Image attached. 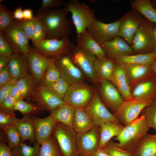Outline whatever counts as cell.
I'll use <instances>...</instances> for the list:
<instances>
[{"instance_id":"49","label":"cell","mask_w":156,"mask_h":156,"mask_svg":"<svg viewBox=\"0 0 156 156\" xmlns=\"http://www.w3.org/2000/svg\"><path fill=\"white\" fill-rule=\"evenodd\" d=\"M66 1L64 0H42L41 7L38 10L42 11L51 8L57 9L65 5Z\"/></svg>"},{"instance_id":"57","label":"cell","mask_w":156,"mask_h":156,"mask_svg":"<svg viewBox=\"0 0 156 156\" xmlns=\"http://www.w3.org/2000/svg\"><path fill=\"white\" fill-rule=\"evenodd\" d=\"M93 156H112L102 148H98Z\"/></svg>"},{"instance_id":"6","label":"cell","mask_w":156,"mask_h":156,"mask_svg":"<svg viewBox=\"0 0 156 156\" xmlns=\"http://www.w3.org/2000/svg\"><path fill=\"white\" fill-rule=\"evenodd\" d=\"M156 99L141 98L124 101L113 115L121 123L127 126L138 118L141 112Z\"/></svg>"},{"instance_id":"16","label":"cell","mask_w":156,"mask_h":156,"mask_svg":"<svg viewBox=\"0 0 156 156\" xmlns=\"http://www.w3.org/2000/svg\"><path fill=\"white\" fill-rule=\"evenodd\" d=\"M55 64L61 77L70 84L84 82L86 79L83 73L67 55L56 58Z\"/></svg>"},{"instance_id":"50","label":"cell","mask_w":156,"mask_h":156,"mask_svg":"<svg viewBox=\"0 0 156 156\" xmlns=\"http://www.w3.org/2000/svg\"><path fill=\"white\" fill-rule=\"evenodd\" d=\"M17 81L12 79L9 82L0 87V105L10 93L12 88Z\"/></svg>"},{"instance_id":"13","label":"cell","mask_w":156,"mask_h":156,"mask_svg":"<svg viewBox=\"0 0 156 156\" xmlns=\"http://www.w3.org/2000/svg\"><path fill=\"white\" fill-rule=\"evenodd\" d=\"M27 100L35 102L45 111L51 112L66 103L40 84L36 87Z\"/></svg>"},{"instance_id":"23","label":"cell","mask_w":156,"mask_h":156,"mask_svg":"<svg viewBox=\"0 0 156 156\" xmlns=\"http://www.w3.org/2000/svg\"><path fill=\"white\" fill-rule=\"evenodd\" d=\"M132 87L131 93L133 99L156 98V78L154 74L138 82Z\"/></svg>"},{"instance_id":"5","label":"cell","mask_w":156,"mask_h":156,"mask_svg":"<svg viewBox=\"0 0 156 156\" xmlns=\"http://www.w3.org/2000/svg\"><path fill=\"white\" fill-rule=\"evenodd\" d=\"M95 88L85 82L70 84L63 100L75 108L83 109L92 100Z\"/></svg>"},{"instance_id":"2","label":"cell","mask_w":156,"mask_h":156,"mask_svg":"<svg viewBox=\"0 0 156 156\" xmlns=\"http://www.w3.org/2000/svg\"><path fill=\"white\" fill-rule=\"evenodd\" d=\"M144 116L142 115L125 126L120 133L115 138L119 147L127 151L138 148L142 138L149 129Z\"/></svg>"},{"instance_id":"53","label":"cell","mask_w":156,"mask_h":156,"mask_svg":"<svg viewBox=\"0 0 156 156\" xmlns=\"http://www.w3.org/2000/svg\"><path fill=\"white\" fill-rule=\"evenodd\" d=\"M0 156H12L11 149L2 140L0 142Z\"/></svg>"},{"instance_id":"30","label":"cell","mask_w":156,"mask_h":156,"mask_svg":"<svg viewBox=\"0 0 156 156\" xmlns=\"http://www.w3.org/2000/svg\"><path fill=\"white\" fill-rule=\"evenodd\" d=\"M125 126L122 124L107 122L100 126V138L98 148H103L113 137L117 136Z\"/></svg>"},{"instance_id":"34","label":"cell","mask_w":156,"mask_h":156,"mask_svg":"<svg viewBox=\"0 0 156 156\" xmlns=\"http://www.w3.org/2000/svg\"><path fill=\"white\" fill-rule=\"evenodd\" d=\"M38 156H63L56 140L52 135L41 144Z\"/></svg>"},{"instance_id":"8","label":"cell","mask_w":156,"mask_h":156,"mask_svg":"<svg viewBox=\"0 0 156 156\" xmlns=\"http://www.w3.org/2000/svg\"><path fill=\"white\" fill-rule=\"evenodd\" d=\"M67 55L82 73L85 79L94 85L96 79L94 66L96 57L78 49L73 43Z\"/></svg>"},{"instance_id":"36","label":"cell","mask_w":156,"mask_h":156,"mask_svg":"<svg viewBox=\"0 0 156 156\" xmlns=\"http://www.w3.org/2000/svg\"><path fill=\"white\" fill-rule=\"evenodd\" d=\"M40 144L36 142L32 146L21 141L11 149L12 156H38Z\"/></svg>"},{"instance_id":"1","label":"cell","mask_w":156,"mask_h":156,"mask_svg":"<svg viewBox=\"0 0 156 156\" xmlns=\"http://www.w3.org/2000/svg\"><path fill=\"white\" fill-rule=\"evenodd\" d=\"M68 12L64 8L38 10L36 16L45 27L47 39L62 40L69 38L71 34L72 24L66 17Z\"/></svg>"},{"instance_id":"9","label":"cell","mask_w":156,"mask_h":156,"mask_svg":"<svg viewBox=\"0 0 156 156\" xmlns=\"http://www.w3.org/2000/svg\"><path fill=\"white\" fill-rule=\"evenodd\" d=\"M83 109L93 120L95 126L109 122L122 124L104 104L95 86L93 97Z\"/></svg>"},{"instance_id":"37","label":"cell","mask_w":156,"mask_h":156,"mask_svg":"<svg viewBox=\"0 0 156 156\" xmlns=\"http://www.w3.org/2000/svg\"><path fill=\"white\" fill-rule=\"evenodd\" d=\"M19 88L24 99L29 97L34 88L38 85L32 75L28 73L16 83Z\"/></svg>"},{"instance_id":"22","label":"cell","mask_w":156,"mask_h":156,"mask_svg":"<svg viewBox=\"0 0 156 156\" xmlns=\"http://www.w3.org/2000/svg\"><path fill=\"white\" fill-rule=\"evenodd\" d=\"M115 85L121 95L124 101L133 99L124 66L116 63L110 80Z\"/></svg>"},{"instance_id":"60","label":"cell","mask_w":156,"mask_h":156,"mask_svg":"<svg viewBox=\"0 0 156 156\" xmlns=\"http://www.w3.org/2000/svg\"><path fill=\"white\" fill-rule=\"evenodd\" d=\"M151 1L152 5L156 10V0H154Z\"/></svg>"},{"instance_id":"47","label":"cell","mask_w":156,"mask_h":156,"mask_svg":"<svg viewBox=\"0 0 156 156\" xmlns=\"http://www.w3.org/2000/svg\"><path fill=\"white\" fill-rule=\"evenodd\" d=\"M15 53L14 49L0 31V55L8 56Z\"/></svg>"},{"instance_id":"3","label":"cell","mask_w":156,"mask_h":156,"mask_svg":"<svg viewBox=\"0 0 156 156\" xmlns=\"http://www.w3.org/2000/svg\"><path fill=\"white\" fill-rule=\"evenodd\" d=\"M70 12L77 34L87 29L96 19L94 10L84 3L78 0H70L66 2L64 7Z\"/></svg>"},{"instance_id":"59","label":"cell","mask_w":156,"mask_h":156,"mask_svg":"<svg viewBox=\"0 0 156 156\" xmlns=\"http://www.w3.org/2000/svg\"><path fill=\"white\" fill-rule=\"evenodd\" d=\"M151 66L152 70L156 75V58L152 62Z\"/></svg>"},{"instance_id":"44","label":"cell","mask_w":156,"mask_h":156,"mask_svg":"<svg viewBox=\"0 0 156 156\" xmlns=\"http://www.w3.org/2000/svg\"><path fill=\"white\" fill-rule=\"evenodd\" d=\"M17 101L10 93L0 105V110L16 117L15 108Z\"/></svg>"},{"instance_id":"27","label":"cell","mask_w":156,"mask_h":156,"mask_svg":"<svg viewBox=\"0 0 156 156\" xmlns=\"http://www.w3.org/2000/svg\"><path fill=\"white\" fill-rule=\"evenodd\" d=\"M95 126L93 120L83 109L75 108L73 128L77 133L87 132Z\"/></svg>"},{"instance_id":"40","label":"cell","mask_w":156,"mask_h":156,"mask_svg":"<svg viewBox=\"0 0 156 156\" xmlns=\"http://www.w3.org/2000/svg\"><path fill=\"white\" fill-rule=\"evenodd\" d=\"M55 59L49 66L39 84L44 85L52 83L57 80L61 77L59 70L55 64Z\"/></svg>"},{"instance_id":"56","label":"cell","mask_w":156,"mask_h":156,"mask_svg":"<svg viewBox=\"0 0 156 156\" xmlns=\"http://www.w3.org/2000/svg\"><path fill=\"white\" fill-rule=\"evenodd\" d=\"M33 10L30 9H25L23 10V19H32L34 16L33 14Z\"/></svg>"},{"instance_id":"25","label":"cell","mask_w":156,"mask_h":156,"mask_svg":"<svg viewBox=\"0 0 156 156\" xmlns=\"http://www.w3.org/2000/svg\"><path fill=\"white\" fill-rule=\"evenodd\" d=\"M130 87L140 81L153 74L151 65H122Z\"/></svg>"},{"instance_id":"54","label":"cell","mask_w":156,"mask_h":156,"mask_svg":"<svg viewBox=\"0 0 156 156\" xmlns=\"http://www.w3.org/2000/svg\"><path fill=\"white\" fill-rule=\"evenodd\" d=\"M23 10L21 6L16 8L13 12V17L15 20L20 21L23 19Z\"/></svg>"},{"instance_id":"46","label":"cell","mask_w":156,"mask_h":156,"mask_svg":"<svg viewBox=\"0 0 156 156\" xmlns=\"http://www.w3.org/2000/svg\"><path fill=\"white\" fill-rule=\"evenodd\" d=\"M38 18L37 16H34L31 20L23 19L19 21L22 28L29 40L32 38L34 27Z\"/></svg>"},{"instance_id":"24","label":"cell","mask_w":156,"mask_h":156,"mask_svg":"<svg viewBox=\"0 0 156 156\" xmlns=\"http://www.w3.org/2000/svg\"><path fill=\"white\" fill-rule=\"evenodd\" d=\"M8 65L12 79L16 81L28 73V60L26 55L13 53L10 56Z\"/></svg>"},{"instance_id":"17","label":"cell","mask_w":156,"mask_h":156,"mask_svg":"<svg viewBox=\"0 0 156 156\" xmlns=\"http://www.w3.org/2000/svg\"><path fill=\"white\" fill-rule=\"evenodd\" d=\"M143 18L140 14L132 10L120 19L119 36L131 47L135 34Z\"/></svg>"},{"instance_id":"51","label":"cell","mask_w":156,"mask_h":156,"mask_svg":"<svg viewBox=\"0 0 156 156\" xmlns=\"http://www.w3.org/2000/svg\"><path fill=\"white\" fill-rule=\"evenodd\" d=\"M12 79L8 64L0 70V87L9 82Z\"/></svg>"},{"instance_id":"58","label":"cell","mask_w":156,"mask_h":156,"mask_svg":"<svg viewBox=\"0 0 156 156\" xmlns=\"http://www.w3.org/2000/svg\"><path fill=\"white\" fill-rule=\"evenodd\" d=\"M154 41L153 52L156 53V25L154 26L153 28Z\"/></svg>"},{"instance_id":"10","label":"cell","mask_w":156,"mask_h":156,"mask_svg":"<svg viewBox=\"0 0 156 156\" xmlns=\"http://www.w3.org/2000/svg\"><path fill=\"white\" fill-rule=\"evenodd\" d=\"M1 31L4 37L14 48L15 53L26 55L30 51L31 48L28 44L30 40L26 35L18 21L15 20Z\"/></svg>"},{"instance_id":"15","label":"cell","mask_w":156,"mask_h":156,"mask_svg":"<svg viewBox=\"0 0 156 156\" xmlns=\"http://www.w3.org/2000/svg\"><path fill=\"white\" fill-rule=\"evenodd\" d=\"M72 43L69 38L59 40L46 39L34 48L46 57L57 58L67 55Z\"/></svg>"},{"instance_id":"61","label":"cell","mask_w":156,"mask_h":156,"mask_svg":"<svg viewBox=\"0 0 156 156\" xmlns=\"http://www.w3.org/2000/svg\"></svg>"},{"instance_id":"21","label":"cell","mask_w":156,"mask_h":156,"mask_svg":"<svg viewBox=\"0 0 156 156\" xmlns=\"http://www.w3.org/2000/svg\"><path fill=\"white\" fill-rule=\"evenodd\" d=\"M76 47L79 49L99 58L107 57L101 46L87 29L76 35Z\"/></svg>"},{"instance_id":"31","label":"cell","mask_w":156,"mask_h":156,"mask_svg":"<svg viewBox=\"0 0 156 156\" xmlns=\"http://www.w3.org/2000/svg\"><path fill=\"white\" fill-rule=\"evenodd\" d=\"M75 109L74 107L66 103L51 112L50 115L57 122L73 128Z\"/></svg>"},{"instance_id":"20","label":"cell","mask_w":156,"mask_h":156,"mask_svg":"<svg viewBox=\"0 0 156 156\" xmlns=\"http://www.w3.org/2000/svg\"><path fill=\"white\" fill-rule=\"evenodd\" d=\"M32 119L35 129L36 142L41 145L52 135L57 122L50 114L44 118L34 116Z\"/></svg>"},{"instance_id":"43","label":"cell","mask_w":156,"mask_h":156,"mask_svg":"<svg viewBox=\"0 0 156 156\" xmlns=\"http://www.w3.org/2000/svg\"><path fill=\"white\" fill-rule=\"evenodd\" d=\"M143 115L149 128H153L156 131V99L145 108Z\"/></svg>"},{"instance_id":"42","label":"cell","mask_w":156,"mask_h":156,"mask_svg":"<svg viewBox=\"0 0 156 156\" xmlns=\"http://www.w3.org/2000/svg\"><path fill=\"white\" fill-rule=\"evenodd\" d=\"M15 20L13 12L5 6L0 4V31H2L12 23Z\"/></svg>"},{"instance_id":"41","label":"cell","mask_w":156,"mask_h":156,"mask_svg":"<svg viewBox=\"0 0 156 156\" xmlns=\"http://www.w3.org/2000/svg\"><path fill=\"white\" fill-rule=\"evenodd\" d=\"M1 129L7 135L8 146L10 149H12L21 142L20 134L15 125L5 126Z\"/></svg>"},{"instance_id":"26","label":"cell","mask_w":156,"mask_h":156,"mask_svg":"<svg viewBox=\"0 0 156 156\" xmlns=\"http://www.w3.org/2000/svg\"><path fill=\"white\" fill-rule=\"evenodd\" d=\"M116 65L114 60L107 57L101 58L96 57L94 66L96 83L101 79L110 80Z\"/></svg>"},{"instance_id":"52","label":"cell","mask_w":156,"mask_h":156,"mask_svg":"<svg viewBox=\"0 0 156 156\" xmlns=\"http://www.w3.org/2000/svg\"><path fill=\"white\" fill-rule=\"evenodd\" d=\"M10 94L17 101L24 99L19 88L16 83L12 86Z\"/></svg>"},{"instance_id":"4","label":"cell","mask_w":156,"mask_h":156,"mask_svg":"<svg viewBox=\"0 0 156 156\" xmlns=\"http://www.w3.org/2000/svg\"><path fill=\"white\" fill-rule=\"evenodd\" d=\"M77 133L73 128L56 122L52 135L56 140L63 156H78Z\"/></svg>"},{"instance_id":"12","label":"cell","mask_w":156,"mask_h":156,"mask_svg":"<svg viewBox=\"0 0 156 156\" xmlns=\"http://www.w3.org/2000/svg\"><path fill=\"white\" fill-rule=\"evenodd\" d=\"M100 138V126H95L84 133H77L78 156H93L99 148Z\"/></svg>"},{"instance_id":"48","label":"cell","mask_w":156,"mask_h":156,"mask_svg":"<svg viewBox=\"0 0 156 156\" xmlns=\"http://www.w3.org/2000/svg\"><path fill=\"white\" fill-rule=\"evenodd\" d=\"M16 117L12 116L0 110V127L15 125L18 120Z\"/></svg>"},{"instance_id":"62","label":"cell","mask_w":156,"mask_h":156,"mask_svg":"<svg viewBox=\"0 0 156 156\" xmlns=\"http://www.w3.org/2000/svg\"></svg>"},{"instance_id":"28","label":"cell","mask_w":156,"mask_h":156,"mask_svg":"<svg viewBox=\"0 0 156 156\" xmlns=\"http://www.w3.org/2000/svg\"><path fill=\"white\" fill-rule=\"evenodd\" d=\"M156 58V53L154 52L143 53L123 55L114 60L116 63L122 64L151 65Z\"/></svg>"},{"instance_id":"32","label":"cell","mask_w":156,"mask_h":156,"mask_svg":"<svg viewBox=\"0 0 156 156\" xmlns=\"http://www.w3.org/2000/svg\"><path fill=\"white\" fill-rule=\"evenodd\" d=\"M133 10L142 15L149 21L156 24V10L149 0H135L131 2Z\"/></svg>"},{"instance_id":"18","label":"cell","mask_w":156,"mask_h":156,"mask_svg":"<svg viewBox=\"0 0 156 156\" xmlns=\"http://www.w3.org/2000/svg\"><path fill=\"white\" fill-rule=\"evenodd\" d=\"M26 55L28 60L29 70L38 85L49 66L56 58L46 57L40 54L34 48H31L30 51Z\"/></svg>"},{"instance_id":"35","label":"cell","mask_w":156,"mask_h":156,"mask_svg":"<svg viewBox=\"0 0 156 156\" xmlns=\"http://www.w3.org/2000/svg\"><path fill=\"white\" fill-rule=\"evenodd\" d=\"M15 109L19 111L23 116L40 115L45 111L36 103L23 100L17 102Z\"/></svg>"},{"instance_id":"33","label":"cell","mask_w":156,"mask_h":156,"mask_svg":"<svg viewBox=\"0 0 156 156\" xmlns=\"http://www.w3.org/2000/svg\"><path fill=\"white\" fill-rule=\"evenodd\" d=\"M156 156V133H147L141 140L137 148L136 156Z\"/></svg>"},{"instance_id":"7","label":"cell","mask_w":156,"mask_h":156,"mask_svg":"<svg viewBox=\"0 0 156 156\" xmlns=\"http://www.w3.org/2000/svg\"><path fill=\"white\" fill-rule=\"evenodd\" d=\"M153 23L143 18L134 35L131 47L135 54L153 51L154 37Z\"/></svg>"},{"instance_id":"39","label":"cell","mask_w":156,"mask_h":156,"mask_svg":"<svg viewBox=\"0 0 156 156\" xmlns=\"http://www.w3.org/2000/svg\"><path fill=\"white\" fill-rule=\"evenodd\" d=\"M46 39L45 27L42 21L38 18L34 26L31 39L34 47Z\"/></svg>"},{"instance_id":"55","label":"cell","mask_w":156,"mask_h":156,"mask_svg":"<svg viewBox=\"0 0 156 156\" xmlns=\"http://www.w3.org/2000/svg\"><path fill=\"white\" fill-rule=\"evenodd\" d=\"M10 56L0 55V70L8 64Z\"/></svg>"},{"instance_id":"11","label":"cell","mask_w":156,"mask_h":156,"mask_svg":"<svg viewBox=\"0 0 156 156\" xmlns=\"http://www.w3.org/2000/svg\"><path fill=\"white\" fill-rule=\"evenodd\" d=\"M94 85L96 86H95L102 101L113 114L124 101L120 92L109 80H99Z\"/></svg>"},{"instance_id":"38","label":"cell","mask_w":156,"mask_h":156,"mask_svg":"<svg viewBox=\"0 0 156 156\" xmlns=\"http://www.w3.org/2000/svg\"><path fill=\"white\" fill-rule=\"evenodd\" d=\"M70 85L61 77L54 82L43 85L52 93L63 99Z\"/></svg>"},{"instance_id":"14","label":"cell","mask_w":156,"mask_h":156,"mask_svg":"<svg viewBox=\"0 0 156 156\" xmlns=\"http://www.w3.org/2000/svg\"><path fill=\"white\" fill-rule=\"evenodd\" d=\"M120 19L105 23L96 19L87 30L101 46L105 42L119 36Z\"/></svg>"},{"instance_id":"19","label":"cell","mask_w":156,"mask_h":156,"mask_svg":"<svg viewBox=\"0 0 156 156\" xmlns=\"http://www.w3.org/2000/svg\"><path fill=\"white\" fill-rule=\"evenodd\" d=\"M101 46L107 57L113 60L120 56L134 53L131 47L120 36L105 42Z\"/></svg>"},{"instance_id":"29","label":"cell","mask_w":156,"mask_h":156,"mask_svg":"<svg viewBox=\"0 0 156 156\" xmlns=\"http://www.w3.org/2000/svg\"><path fill=\"white\" fill-rule=\"evenodd\" d=\"M20 134L21 141L26 140L34 143L36 142L35 131L32 117L24 116L18 120L15 125Z\"/></svg>"},{"instance_id":"45","label":"cell","mask_w":156,"mask_h":156,"mask_svg":"<svg viewBox=\"0 0 156 156\" xmlns=\"http://www.w3.org/2000/svg\"><path fill=\"white\" fill-rule=\"evenodd\" d=\"M102 149L112 156H132L129 152L120 148L117 143L111 140Z\"/></svg>"}]
</instances>
